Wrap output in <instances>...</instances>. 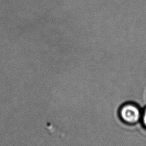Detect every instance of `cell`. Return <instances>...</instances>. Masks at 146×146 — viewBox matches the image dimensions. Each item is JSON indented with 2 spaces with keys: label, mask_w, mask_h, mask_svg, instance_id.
I'll use <instances>...</instances> for the list:
<instances>
[{
  "label": "cell",
  "mask_w": 146,
  "mask_h": 146,
  "mask_svg": "<svg viewBox=\"0 0 146 146\" xmlns=\"http://www.w3.org/2000/svg\"><path fill=\"white\" fill-rule=\"evenodd\" d=\"M141 121L143 125L146 129V108H144L143 111H142Z\"/></svg>",
  "instance_id": "7a4b0ae2"
},
{
  "label": "cell",
  "mask_w": 146,
  "mask_h": 146,
  "mask_svg": "<svg viewBox=\"0 0 146 146\" xmlns=\"http://www.w3.org/2000/svg\"><path fill=\"white\" fill-rule=\"evenodd\" d=\"M142 111L140 107L132 103L123 104L118 110V116L122 122L133 125L141 120Z\"/></svg>",
  "instance_id": "6da1fadb"
}]
</instances>
